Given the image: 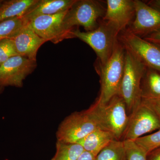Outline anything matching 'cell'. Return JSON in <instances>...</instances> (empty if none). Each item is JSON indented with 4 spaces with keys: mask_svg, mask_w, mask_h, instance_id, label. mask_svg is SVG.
Instances as JSON below:
<instances>
[{
    "mask_svg": "<svg viewBox=\"0 0 160 160\" xmlns=\"http://www.w3.org/2000/svg\"><path fill=\"white\" fill-rule=\"evenodd\" d=\"M126 49L118 39L115 45L111 57L103 66L96 65L100 77L101 89L96 102L106 104L112 98L119 95L125 68Z\"/></svg>",
    "mask_w": 160,
    "mask_h": 160,
    "instance_id": "cell-1",
    "label": "cell"
},
{
    "mask_svg": "<svg viewBox=\"0 0 160 160\" xmlns=\"http://www.w3.org/2000/svg\"><path fill=\"white\" fill-rule=\"evenodd\" d=\"M121 30L117 25L102 20L96 29L82 32L73 29L70 32L72 38H76L88 44L97 56V65L103 66L111 57Z\"/></svg>",
    "mask_w": 160,
    "mask_h": 160,
    "instance_id": "cell-2",
    "label": "cell"
},
{
    "mask_svg": "<svg viewBox=\"0 0 160 160\" xmlns=\"http://www.w3.org/2000/svg\"><path fill=\"white\" fill-rule=\"evenodd\" d=\"M101 129L109 132L116 140H121L126 130L129 115L125 101L119 95L112 98L106 104L97 102L89 107Z\"/></svg>",
    "mask_w": 160,
    "mask_h": 160,
    "instance_id": "cell-3",
    "label": "cell"
},
{
    "mask_svg": "<svg viewBox=\"0 0 160 160\" xmlns=\"http://www.w3.org/2000/svg\"><path fill=\"white\" fill-rule=\"evenodd\" d=\"M106 11L99 1L76 0L63 18V29L71 38L70 32L76 26H82L86 32L92 31L99 26V20L103 18Z\"/></svg>",
    "mask_w": 160,
    "mask_h": 160,
    "instance_id": "cell-4",
    "label": "cell"
},
{
    "mask_svg": "<svg viewBox=\"0 0 160 160\" xmlns=\"http://www.w3.org/2000/svg\"><path fill=\"white\" fill-rule=\"evenodd\" d=\"M146 69L140 61L126 51L125 68L119 95L125 101L129 115L142 101L141 82Z\"/></svg>",
    "mask_w": 160,
    "mask_h": 160,
    "instance_id": "cell-5",
    "label": "cell"
},
{
    "mask_svg": "<svg viewBox=\"0 0 160 160\" xmlns=\"http://www.w3.org/2000/svg\"><path fill=\"white\" fill-rule=\"evenodd\" d=\"M101 129L96 119L89 109L74 112L60 123L57 131V141L76 143L96 129Z\"/></svg>",
    "mask_w": 160,
    "mask_h": 160,
    "instance_id": "cell-6",
    "label": "cell"
},
{
    "mask_svg": "<svg viewBox=\"0 0 160 160\" xmlns=\"http://www.w3.org/2000/svg\"><path fill=\"white\" fill-rule=\"evenodd\" d=\"M118 39L128 51L146 68L160 72V48L127 29L121 32Z\"/></svg>",
    "mask_w": 160,
    "mask_h": 160,
    "instance_id": "cell-7",
    "label": "cell"
},
{
    "mask_svg": "<svg viewBox=\"0 0 160 160\" xmlns=\"http://www.w3.org/2000/svg\"><path fill=\"white\" fill-rule=\"evenodd\" d=\"M160 129V119L151 108L142 101L129 115L121 141H135L144 135Z\"/></svg>",
    "mask_w": 160,
    "mask_h": 160,
    "instance_id": "cell-8",
    "label": "cell"
},
{
    "mask_svg": "<svg viewBox=\"0 0 160 160\" xmlns=\"http://www.w3.org/2000/svg\"><path fill=\"white\" fill-rule=\"evenodd\" d=\"M36 61L17 55L10 58L0 66V86L22 88L23 81L33 72Z\"/></svg>",
    "mask_w": 160,
    "mask_h": 160,
    "instance_id": "cell-9",
    "label": "cell"
},
{
    "mask_svg": "<svg viewBox=\"0 0 160 160\" xmlns=\"http://www.w3.org/2000/svg\"><path fill=\"white\" fill-rule=\"evenodd\" d=\"M135 14L127 29L141 38L160 29V11L140 0H134Z\"/></svg>",
    "mask_w": 160,
    "mask_h": 160,
    "instance_id": "cell-10",
    "label": "cell"
},
{
    "mask_svg": "<svg viewBox=\"0 0 160 160\" xmlns=\"http://www.w3.org/2000/svg\"><path fill=\"white\" fill-rule=\"evenodd\" d=\"M67 12L50 15L40 16L27 23L40 37L46 42L50 41L57 44L65 39L71 38L63 27V19Z\"/></svg>",
    "mask_w": 160,
    "mask_h": 160,
    "instance_id": "cell-11",
    "label": "cell"
},
{
    "mask_svg": "<svg viewBox=\"0 0 160 160\" xmlns=\"http://www.w3.org/2000/svg\"><path fill=\"white\" fill-rule=\"evenodd\" d=\"M104 21L117 25L121 32L128 28L135 14L134 1L107 0Z\"/></svg>",
    "mask_w": 160,
    "mask_h": 160,
    "instance_id": "cell-12",
    "label": "cell"
},
{
    "mask_svg": "<svg viewBox=\"0 0 160 160\" xmlns=\"http://www.w3.org/2000/svg\"><path fill=\"white\" fill-rule=\"evenodd\" d=\"M12 39L18 55L36 62L38 50L42 45L47 42L39 36L28 23Z\"/></svg>",
    "mask_w": 160,
    "mask_h": 160,
    "instance_id": "cell-13",
    "label": "cell"
},
{
    "mask_svg": "<svg viewBox=\"0 0 160 160\" xmlns=\"http://www.w3.org/2000/svg\"><path fill=\"white\" fill-rule=\"evenodd\" d=\"M76 0H37L23 15L26 23L34 18L43 15H50L66 12Z\"/></svg>",
    "mask_w": 160,
    "mask_h": 160,
    "instance_id": "cell-14",
    "label": "cell"
},
{
    "mask_svg": "<svg viewBox=\"0 0 160 160\" xmlns=\"http://www.w3.org/2000/svg\"><path fill=\"white\" fill-rule=\"evenodd\" d=\"M116 140L111 132L104 129H98L89 133L77 143L85 151L96 156L112 141Z\"/></svg>",
    "mask_w": 160,
    "mask_h": 160,
    "instance_id": "cell-15",
    "label": "cell"
},
{
    "mask_svg": "<svg viewBox=\"0 0 160 160\" xmlns=\"http://www.w3.org/2000/svg\"><path fill=\"white\" fill-rule=\"evenodd\" d=\"M141 88L142 99H160V72L146 68Z\"/></svg>",
    "mask_w": 160,
    "mask_h": 160,
    "instance_id": "cell-16",
    "label": "cell"
},
{
    "mask_svg": "<svg viewBox=\"0 0 160 160\" xmlns=\"http://www.w3.org/2000/svg\"><path fill=\"white\" fill-rule=\"evenodd\" d=\"M37 1V0L4 1L0 6V22L11 18L22 16Z\"/></svg>",
    "mask_w": 160,
    "mask_h": 160,
    "instance_id": "cell-17",
    "label": "cell"
},
{
    "mask_svg": "<svg viewBox=\"0 0 160 160\" xmlns=\"http://www.w3.org/2000/svg\"><path fill=\"white\" fill-rule=\"evenodd\" d=\"M95 160H127L124 141H112L97 155Z\"/></svg>",
    "mask_w": 160,
    "mask_h": 160,
    "instance_id": "cell-18",
    "label": "cell"
},
{
    "mask_svg": "<svg viewBox=\"0 0 160 160\" xmlns=\"http://www.w3.org/2000/svg\"><path fill=\"white\" fill-rule=\"evenodd\" d=\"M84 151L83 147L78 143L57 141L55 153L51 160H77Z\"/></svg>",
    "mask_w": 160,
    "mask_h": 160,
    "instance_id": "cell-19",
    "label": "cell"
},
{
    "mask_svg": "<svg viewBox=\"0 0 160 160\" xmlns=\"http://www.w3.org/2000/svg\"><path fill=\"white\" fill-rule=\"evenodd\" d=\"M22 17H16L0 22V41L12 39L27 24Z\"/></svg>",
    "mask_w": 160,
    "mask_h": 160,
    "instance_id": "cell-20",
    "label": "cell"
},
{
    "mask_svg": "<svg viewBox=\"0 0 160 160\" xmlns=\"http://www.w3.org/2000/svg\"><path fill=\"white\" fill-rule=\"evenodd\" d=\"M134 141L148 154L152 150L160 147V129L154 133L142 136Z\"/></svg>",
    "mask_w": 160,
    "mask_h": 160,
    "instance_id": "cell-21",
    "label": "cell"
},
{
    "mask_svg": "<svg viewBox=\"0 0 160 160\" xmlns=\"http://www.w3.org/2000/svg\"><path fill=\"white\" fill-rule=\"evenodd\" d=\"M124 141L127 160H147V153L134 141Z\"/></svg>",
    "mask_w": 160,
    "mask_h": 160,
    "instance_id": "cell-22",
    "label": "cell"
},
{
    "mask_svg": "<svg viewBox=\"0 0 160 160\" xmlns=\"http://www.w3.org/2000/svg\"><path fill=\"white\" fill-rule=\"evenodd\" d=\"M18 55L13 41L6 39L0 41V64H2L10 58Z\"/></svg>",
    "mask_w": 160,
    "mask_h": 160,
    "instance_id": "cell-23",
    "label": "cell"
},
{
    "mask_svg": "<svg viewBox=\"0 0 160 160\" xmlns=\"http://www.w3.org/2000/svg\"><path fill=\"white\" fill-rule=\"evenodd\" d=\"M142 101L151 108L160 119V99H142Z\"/></svg>",
    "mask_w": 160,
    "mask_h": 160,
    "instance_id": "cell-24",
    "label": "cell"
},
{
    "mask_svg": "<svg viewBox=\"0 0 160 160\" xmlns=\"http://www.w3.org/2000/svg\"><path fill=\"white\" fill-rule=\"evenodd\" d=\"M144 39L150 42L160 48V29L143 38Z\"/></svg>",
    "mask_w": 160,
    "mask_h": 160,
    "instance_id": "cell-25",
    "label": "cell"
},
{
    "mask_svg": "<svg viewBox=\"0 0 160 160\" xmlns=\"http://www.w3.org/2000/svg\"><path fill=\"white\" fill-rule=\"evenodd\" d=\"M147 160H160V147L147 154Z\"/></svg>",
    "mask_w": 160,
    "mask_h": 160,
    "instance_id": "cell-26",
    "label": "cell"
},
{
    "mask_svg": "<svg viewBox=\"0 0 160 160\" xmlns=\"http://www.w3.org/2000/svg\"><path fill=\"white\" fill-rule=\"evenodd\" d=\"M96 157L91 152L84 150L77 160H95Z\"/></svg>",
    "mask_w": 160,
    "mask_h": 160,
    "instance_id": "cell-27",
    "label": "cell"
},
{
    "mask_svg": "<svg viewBox=\"0 0 160 160\" xmlns=\"http://www.w3.org/2000/svg\"><path fill=\"white\" fill-rule=\"evenodd\" d=\"M146 3L152 8L160 11V0H151Z\"/></svg>",
    "mask_w": 160,
    "mask_h": 160,
    "instance_id": "cell-28",
    "label": "cell"
},
{
    "mask_svg": "<svg viewBox=\"0 0 160 160\" xmlns=\"http://www.w3.org/2000/svg\"><path fill=\"white\" fill-rule=\"evenodd\" d=\"M4 87H2V86H0V94L1 93H2L3 91H4Z\"/></svg>",
    "mask_w": 160,
    "mask_h": 160,
    "instance_id": "cell-29",
    "label": "cell"
},
{
    "mask_svg": "<svg viewBox=\"0 0 160 160\" xmlns=\"http://www.w3.org/2000/svg\"><path fill=\"white\" fill-rule=\"evenodd\" d=\"M4 2V1H2V0H0V6H1V5H2V4Z\"/></svg>",
    "mask_w": 160,
    "mask_h": 160,
    "instance_id": "cell-30",
    "label": "cell"
},
{
    "mask_svg": "<svg viewBox=\"0 0 160 160\" xmlns=\"http://www.w3.org/2000/svg\"><path fill=\"white\" fill-rule=\"evenodd\" d=\"M0 66H1V64H0Z\"/></svg>",
    "mask_w": 160,
    "mask_h": 160,
    "instance_id": "cell-31",
    "label": "cell"
}]
</instances>
